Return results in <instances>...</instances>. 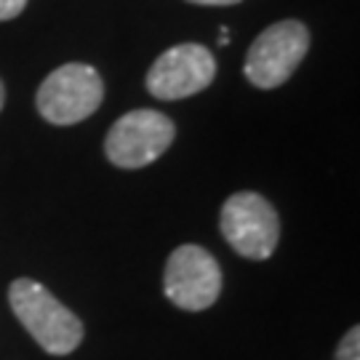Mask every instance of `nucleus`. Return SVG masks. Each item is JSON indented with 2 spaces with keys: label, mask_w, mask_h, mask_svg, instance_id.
<instances>
[{
  "label": "nucleus",
  "mask_w": 360,
  "mask_h": 360,
  "mask_svg": "<svg viewBox=\"0 0 360 360\" xmlns=\"http://www.w3.org/2000/svg\"><path fill=\"white\" fill-rule=\"evenodd\" d=\"M104 99V83L89 65H62L40 83L38 112L53 126H72L91 117Z\"/></svg>",
  "instance_id": "obj_2"
},
{
  "label": "nucleus",
  "mask_w": 360,
  "mask_h": 360,
  "mask_svg": "<svg viewBox=\"0 0 360 360\" xmlns=\"http://www.w3.org/2000/svg\"><path fill=\"white\" fill-rule=\"evenodd\" d=\"M187 3H195V6H235L240 0H187Z\"/></svg>",
  "instance_id": "obj_10"
},
{
  "label": "nucleus",
  "mask_w": 360,
  "mask_h": 360,
  "mask_svg": "<svg viewBox=\"0 0 360 360\" xmlns=\"http://www.w3.org/2000/svg\"><path fill=\"white\" fill-rule=\"evenodd\" d=\"M3 102H6V89H3V80H0V110H3Z\"/></svg>",
  "instance_id": "obj_12"
},
{
  "label": "nucleus",
  "mask_w": 360,
  "mask_h": 360,
  "mask_svg": "<svg viewBox=\"0 0 360 360\" xmlns=\"http://www.w3.org/2000/svg\"><path fill=\"white\" fill-rule=\"evenodd\" d=\"M176 136L174 120L155 110H134L117 117L107 134L104 153L117 168H144L166 153Z\"/></svg>",
  "instance_id": "obj_5"
},
{
  "label": "nucleus",
  "mask_w": 360,
  "mask_h": 360,
  "mask_svg": "<svg viewBox=\"0 0 360 360\" xmlns=\"http://www.w3.org/2000/svg\"><path fill=\"white\" fill-rule=\"evenodd\" d=\"M13 315L49 355H70L83 342V323L38 281L19 278L8 288Z\"/></svg>",
  "instance_id": "obj_1"
},
{
  "label": "nucleus",
  "mask_w": 360,
  "mask_h": 360,
  "mask_svg": "<svg viewBox=\"0 0 360 360\" xmlns=\"http://www.w3.org/2000/svg\"><path fill=\"white\" fill-rule=\"evenodd\" d=\"M219 227L224 240L245 259H270L281 240V219L267 198L257 193H235L221 206Z\"/></svg>",
  "instance_id": "obj_4"
},
{
  "label": "nucleus",
  "mask_w": 360,
  "mask_h": 360,
  "mask_svg": "<svg viewBox=\"0 0 360 360\" xmlns=\"http://www.w3.org/2000/svg\"><path fill=\"white\" fill-rule=\"evenodd\" d=\"M219 43H224V46L230 43V32H227V30H221V32H219Z\"/></svg>",
  "instance_id": "obj_11"
},
{
  "label": "nucleus",
  "mask_w": 360,
  "mask_h": 360,
  "mask_svg": "<svg viewBox=\"0 0 360 360\" xmlns=\"http://www.w3.org/2000/svg\"><path fill=\"white\" fill-rule=\"evenodd\" d=\"M217 77V59L206 46L181 43L160 53L147 72V91L155 99L179 102L206 91Z\"/></svg>",
  "instance_id": "obj_6"
},
{
  "label": "nucleus",
  "mask_w": 360,
  "mask_h": 360,
  "mask_svg": "<svg viewBox=\"0 0 360 360\" xmlns=\"http://www.w3.org/2000/svg\"><path fill=\"white\" fill-rule=\"evenodd\" d=\"M163 288L176 307L200 312L211 307L221 294V270L206 248L184 243L168 257Z\"/></svg>",
  "instance_id": "obj_7"
},
{
  "label": "nucleus",
  "mask_w": 360,
  "mask_h": 360,
  "mask_svg": "<svg viewBox=\"0 0 360 360\" xmlns=\"http://www.w3.org/2000/svg\"><path fill=\"white\" fill-rule=\"evenodd\" d=\"M27 0H0V22H8L25 11Z\"/></svg>",
  "instance_id": "obj_9"
},
{
  "label": "nucleus",
  "mask_w": 360,
  "mask_h": 360,
  "mask_svg": "<svg viewBox=\"0 0 360 360\" xmlns=\"http://www.w3.org/2000/svg\"><path fill=\"white\" fill-rule=\"evenodd\" d=\"M309 49V30L296 19L275 22L251 43L245 56L243 72L257 89H278L283 86L294 70L302 65Z\"/></svg>",
  "instance_id": "obj_3"
},
{
  "label": "nucleus",
  "mask_w": 360,
  "mask_h": 360,
  "mask_svg": "<svg viewBox=\"0 0 360 360\" xmlns=\"http://www.w3.org/2000/svg\"><path fill=\"white\" fill-rule=\"evenodd\" d=\"M336 360H360V328H349L345 339L339 342V349H336Z\"/></svg>",
  "instance_id": "obj_8"
}]
</instances>
